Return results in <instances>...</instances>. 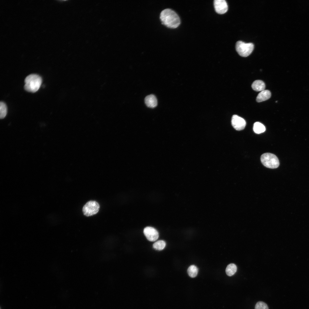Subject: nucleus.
Segmentation results:
<instances>
[{"label": "nucleus", "mask_w": 309, "mask_h": 309, "mask_svg": "<svg viewBox=\"0 0 309 309\" xmlns=\"http://www.w3.org/2000/svg\"><path fill=\"white\" fill-rule=\"evenodd\" d=\"M100 205L96 201H90L88 202L83 206L82 211L86 216H90L96 214L98 211Z\"/></svg>", "instance_id": "5"}, {"label": "nucleus", "mask_w": 309, "mask_h": 309, "mask_svg": "<svg viewBox=\"0 0 309 309\" xmlns=\"http://www.w3.org/2000/svg\"><path fill=\"white\" fill-rule=\"evenodd\" d=\"M231 122L233 127L237 130L243 129L246 124L245 120L236 115H234L232 116Z\"/></svg>", "instance_id": "6"}, {"label": "nucleus", "mask_w": 309, "mask_h": 309, "mask_svg": "<svg viewBox=\"0 0 309 309\" xmlns=\"http://www.w3.org/2000/svg\"><path fill=\"white\" fill-rule=\"evenodd\" d=\"M24 82L25 90L28 92L34 93L37 92L40 87L42 79L39 75L32 74L27 76Z\"/></svg>", "instance_id": "2"}, {"label": "nucleus", "mask_w": 309, "mask_h": 309, "mask_svg": "<svg viewBox=\"0 0 309 309\" xmlns=\"http://www.w3.org/2000/svg\"><path fill=\"white\" fill-rule=\"evenodd\" d=\"M146 105L148 107L154 108L157 104V101L156 97L153 94L146 96L144 99Z\"/></svg>", "instance_id": "9"}, {"label": "nucleus", "mask_w": 309, "mask_h": 309, "mask_svg": "<svg viewBox=\"0 0 309 309\" xmlns=\"http://www.w3.org/2000/svg\"><path fill=\"white\" fill-rule=\"evenodd\" d=\"M144 235L147 239L150 241H153L156 240L159 236L157 231L154 228L150 227H147L144 228L143 231Z\"/></svg>", "instance_id": "7"}, {"label": "nucleus", "mask_w": 309, "mask_h": 309, "mask_svg": "<svg viewBox=\"0 0 309 309\" xmlns=\"http://www.w3.org/2000/svg\"><path fill=\"white\" fill-rule=\"evenodd\" d=\"M271 96L270 92L268 90H264L261 91L258 95L256 100L258 102H261L266 101L269 99Z\"/></svg>", "instance_id": "10"}, {"label": "nucleus", "mask_w": 309, "mask_h": 309, "mask_svg": "<svg viewBox=\"0 0 309 309\" xmlns=\"http://www.w3.org/2000/svg\"><path fill=\"white\" fill-rule=\"evenodd\" d=\"M160 19L162 24L171 28H175L179 25L180 20L177 13L170 9H166L161 13Z\"/></svg>", "instance_id": "1"}, {"label": "nucleus", "mask_w": 309, "mask_h": 309, "mask_svg": "<svg viewBox=\"0 0 309 309\" xmlns=\"http://www.w3.org/2000/svg\"><path fill=\"white\" fill-rule=\"evenodd\" d=\"M267 304L265 302L259 301L256 304L255 309H268Z\"/></svg>", "instance_id": "17"}, {"label": "nucleus", "mask_w": 309, "mask_h": 309, "mask_svg": "<svg viewBox=\"0 0 309 309\" xmlns=\"http://www.w3.org/2000/svg\"><path fill=\"white\" fill-rule=\"evenodd\" d=\"M166 244V243L164 241L162 240H159L153 244V247L156 250H161L164 248Z\"/></svg>", "instance_id": "16"}, {"label": "nucleus", "mask_w": 309, "mask_h": 309, "mask_svg": "<svg viewBox=\"0 0 309 309\" xmlns=\"http://www.w3.org/2000/svg\"><path fill=\"white\" fill-rule=\"evenodd\" d=\"M253 130L255 133L259 134L264 132L266 130L264 126L259 122H256L253 124Z\"/></svg>", "instance_id": "12"}, {"label": "nucleus", "mask_w": 309, "mask_h": 309, "mask_svg": "<svg viewBox=\"0 0 309 309\" xmlns=\"http://www.w3.org/2000/svg\"><path fill=\"white\" fill-rule=\"evenodd\" d=\"M187 273L191 278L195 277L197 275L198 270L197 267L194 265L190 266L187 269Z\"/></svg>", "instance_id": "14"}, {"label": "nucleus", "mask_w": 309, "mask_h": 309, "mask_svg": "<svg viewBox=\"0 0 309 309\" xmlns=\"http://www.w3.org/2000/svg\"><path fill=\"white\" fill-rule=\"evenodd\" d=\"M7 112V107L5 104L3 102L0 103V118H4L6 116Z\"/></svg>", "instance_id": "15"}, {"label": "nucleus", "mask_w": 309, "mask_h": 309, "mask_svg": "<svg viewBox=\"0 0 309 309\" xmlns=\"http://www.w3.org/2000/svg\"><path fill=\"white\" fill-rule=\"evenodd\" d=\"M235 49L240 56L246 57L252 53L254 49V45L251 43H245L239 41L236 43Z\"/></svg>", "instance_id": "4"}, {"label": "nucleus", "mask_w": 309, "mask_h": 309, "mask_svg": "<svg viewBox=\"0 0 309 309\" xmlns=\"http://www.w3.org/2000/svg\"><path fill=\"white\" fill-rule=\"evenodd\" d=\"M260 159L263 165L267 168L276 169L279 165V160L274 154L270 153H264L261 155Z\"/></svg>", "instance_id": "3"}, {"label": "nucleus", "mask_w": 309, "mask_h": 309, "mask_svg": "<svg viewBox=\"0 0 309 309\" xmlns=\"http://www.w3.org/2000/svg\"><path fill=\"white\" fill-rule=\"evenodd\" d=\"M237 270V268L235 264H230L228 265L226 268V273L228 276H231L236 272Z\"/></svg>", "instance_id": "13"}, {"label": "nucleus", "mask_w": 309, "mask_h": 309, "mask_svg": "<svg viewBox=\"0 0 309 309\" xmlns=\"http://www.w3.org/2000/svg\"><path fill=\"white\" fill-rule=\"evenodd\" d=\"M251 87L253 90L255 91H261L265 89V84L262 81L257 80L253 82L252 84Z\"/></svg>", "instance_id": "11"}, {"label": "nucleus", "mask_w": 309, "mask_h": 309, "mask_svg": "<svg viewBox=\"0 0 309 309\" xmlns=\"http://www.w3.org/2000/svg\"><path fill=\"white\" fill-rule=\"evenodd\" d=\"M214 5L215 11L218 14H224L228 10L227 3L225 0H215Z\"/></svg>", "instance_id": "8"}]
</instances>
